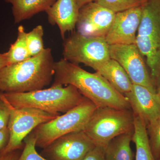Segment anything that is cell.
<instances>
[{
	"label": "cell",
	"instance_id": "f546056e",
	"mask_svg": "<svg viewBox=\"0 0 160 160\" xmlns=\"http://www.w3.org/2000/svg\"><path fill=\"white\" fill-rule=\"evenodd\" d=\"M156 92L158 96L159 97L160 99V83L157 89Z\"/></svg>",
	"mask_w": 160,
	"mask_h": 160
},
{
	"label": "cell",
	"instance_id": "52a82bcc",
	"mask_svg": "<svg viewBox=\"0 0 160 160\" xmlns=\"http://www.w3.org/2000/svg\"><path fill=\"white\" fill-rule=\"evenodd\" d=\"M0 98L5 102L10 110L8 126L9 132V142L0 153V156L22 149L25 138L37 127L60 115L51 114L34 108H16L9 102L2 92H0Z\"/></svg>",
	"mask_w": 160,
	"mask_h": 160
},
{
	"label": "cell",
	"instance_id": "6da1fadb",
	"mask_svg": "<svg viewBox=\"0 0 160 160\" xmlns=\"http://www.w3.org/2000/svg\"><path fill=\"white\" fill-rule=\"evenodd\" d=\"M54 70L52 85H72L97 107L131 109L126 97L98 72H88L63 58L55 62Z\"/></svg>",
	"mask_w": 160,
	"mask_h": 160
},
{
	"label": "cell",
	"instance_id": "44dd1931",
	"mask_svg": "<svg viewBox=\"0 0 160 160\" xmlns=\"http://www.w3.org/2000/svg\"><path fill=\"white\" fill-rule=\"evenodd\" d=\"M145 1L143 0H94L93 2L117 13L141 6Z\"/></svg>",
	"mask_w": 160,
	"mask_h": 160
},
{
	"label": "cell",
	"instance_id": "30bf717a",
	"mask_svg": "<svg viewBox=\"0 0 160 160\" xmlns=\"http://www.w3.org/2000/svg\"><path fill=\"white\" fill-rule=\"evenodd\" d=\"M95 145L84 130L61 137L43 149L41 155L49 160H82Z\"/></svg>",
	"mask_w": 160,
	"mask_h": 160
},
{
	"label": "cell",
	"instance_id": "5b68a950",
	"mask_svg": "<svg viewBox=\"0 0 160 160\" xmlns=\"http://www.w3.org/2000/svg\"><path fill=\"white\" fill-rule=\"evenodd\" d=\"M134 114L131 109L98 107L84 131L96 146L105 149L111 140L133 131Z\"/></svg>",
	"mask_w": 160,
	"mask_h": 160
},
{
	"label": "cell",
	"instance_id": "cb8c5ba5",
	"mask_svg": "<svg viewBox=\"0 0 160 160\" xmlns=\"http://www.w3.org/2000/svg\"><path fill=\"white\" fill-rule=\"evenodd\" d=\"M10 110L5 102L0 98V130L8 127Z\"/></svg>",
	"mask_w": 160,
	"mask_h": 160
},
{
	"label": "cell",
	"instance_id": "8992f818",
	"mask_svg": "<svg viewBox=\"0 0 160 160\" xmlns=\"http://www.w3.org/2000/svg\"><path fill=\"white\" fill-rule=\"evenodd\" d=\"M97 108L86 98L78 105L64 114L39 125L32 132L36 138V146L44 149L61 137L84 130Z\"/></svg>",
	"mask_w": 160,
	"mask_h": 160
},
{
	"label": "cell",
	"instance_id": "83f0119b",
	"mask_svg": "<svg viewBox=\"0 0 160 160\" xmlns=\"http://www.w3.org/2000/svg\"><path fill=\"white\" fill-rule=\"evenodd\" d=\"M8 65L7 53L6 52L0 53V69Z\"/></svg>",
	"mask_w": 160,
	"mask_h": 160
},
{
	"label": "cell",
	"instance_id": "5bb4252c",
	"mask_svg": "<svg viewBox=\"0 0 160 160\" xmlns=\"http://www.w3.org/2000/svg\"><path fill=\"white\" fill-rule=\"evenodd\" d=\"M80 8L77 0H56L46 10L49 23L57 25L63 39L68 32H73L76 27Z\"/></svg>",
	"mask_w": 160,
	"mask_h": 160
},
{
	"label": "cell",
	"instance_id": "e0dca14e",
	"mask_svg": "<svg viewBox=\"0 0 160 160\" xmlns=\"http://www.w3.org/2000/svg\"><path fill=\"white\" fill-rule=\"evenodd\" d=\"M132 142L136 146L135 160H156L149 145L146 124L135 115Z\"/></svg>",
	"mask_w": 160,
	"mask_h": 160
},
{
	"label": "cell",
	"instance_id": "1f68e13d",
	"mask_svg": "<svg viewBox=\"0 0 160 160\" xmlns=\"http://www.w3.org/2000/svg\"><path fill=\"white\" fill-rule=\"evenodd\" d=\"M143 1H146V0H143Z\"/></svg>",
	"mask_w": 160,
	"mask_h": 160
},
{
	"label": "cell",
	"instance_id": "f1b7e54d",
	"mask_svg": "<svg viewBox=\"0 0 160 160\" xmlns=\"http://www.w3.org/2000/svg\"><path fill=\"white\" fill-rule=\"evenodd\" d=\"M93 1H94V0H77L78 6L80 9L86 4L91 2H93Z\"/></svg>",
	"mask_w": 160,
	"mask_h": 160
},
{
	"label": "cell",
	"instance_id": "4dcf8cb0",
	"mask_svg": "<svg viewBox=\"0 0 160 160\" xmlns=\"http://www.w3.org/2000/svg\"><path fill=\"white\" fill-rule=\"evenodd\" d=\"M158 160H160V158H159L158 159Z\"/></svg>",
	"mask_w": 160,
	"mask_h": 160
},
{
	"label": "cell",
	"instance_id": "ac0fdd59",
	"mask_svg": "<svg viewBox=\"0 0 160 160\" xmlns=\"http://www.w3.org/2000/svg\"><path fill=\"white\" fill-rule=\"evenodd\" d=\"M133 131L120 135L110 141L105 149L107 160H133L131 148Z\"/></svg>",
	"mask_w": 160,
	"mask_h": 160
},
{
	"label": "cell",
	"instance_id": "ffe728a7",
	"mask_svg": "<svg viewBox=\"0 0 160 160\" xmlns=\"http://www.w3.org/2000/svg\"><path fill=\"white\" fill-rule=\"evenodd\" d=\"M44 29L38 25L26 33V40L28 50L31 57L34 56L42 52L44 48L43 42Z\"/></svg>",
	"mask_w": 160,
	"mask_h": 160
},
{
	"label": "cell",
	"instance_id": "9a60e30c",
	"mask_svg": "<svg viewBox=\"0 0 160 160\" xmlns=\"http://www.w3.org/2000/svg\"><path fill=\"white\" fill-rule=\"evenodd\" d=\"M92 69L102 75L124 96L131 91L132 83L125 69L115 60L108 61L95 66Z\"/></svg>",
	"mask_w": 160,
	"mask_h": 160
},
{
	"label": "cell",
	"instance_id": "3957f363",
	"mask_svg": "<svg viewBox=\"0 0 160 160\" xmlns=\"http://www.w3.org/2000/svg\"><path fill=\"white\" fill-rule=\"evenodd\" d=\"M2 93L15 108H34L57 115L67 112L86 98L75 87L70 85L65 87L52 85L48 89L30 92Z\"/></svg>",
	"mask_w": 160,
	"mask_h": 160
},
{
	"label": "cell",
	"instance_id": "9c48e42d",
	"mask_svg": "<svg viewBox=\"0 0 160 160\" xmlns=\"http://www.w3.org/2000/svg\"><path fill=\"white\" fill-rule=\"evenodd\" d=\"M109 52L110 58L119 63L132 84L144 86L157 93L143 56L136 44L109 45Z\"/></svg>",
	"mask_w": 160,
	"mask_h": 160
},
{
	"label": "cell",
	"instance_id": "d4e9b609",
	"mask_svg": "<svg viewBox=\"0 0 160 160\" xmlns=\"http://www.w3.org/2000/svg\"><path fill=\"white\" fill-rule=\"evenodd\" d=\"M82 160H107L105 149L99 146H95Z\"/></svg>",
	"mask_w": 160,
	"mask_h": 160
},
{
	"label": "cell",
	"instance_id": "7402d4cb",
	"mask_svg": "<svg viewBox=\"0 0 160 160\" xmlns=\"http://www.w3.org/2000/svg\"><path fill=\"white\" fill-rule=\"evenodd\" d=\"M146 127L152 152L155 159L158 160L160 158V116Z\"/></svg>",
	"mask_w": 160,
	"mask_h": 160
},
{
	"label": "cell",
	"instance_id": "484cf974",
	"mask_svg": "<svg viewBox=\"0 0 160 160\" xmlns=\"http://www.w3.org/2000/svg\"><path fill=\"white\" fill-rule=\"evenodd\" d=\"M9 139V132L8 127L0 130V153L8 145Z\"/></svg>",
	"mask_w": 160,
	"mask_h": 160
},
{
	"label": "cell",
	"instance_id": "7a4b0ae2",
	"mask_svg": "<svg viewBox=\"0 0 160 160\" xmlns=\"http://www.w3.org/2000/svg\"><path fill=\"white\" fill-rule=\"evenodd\" d=\"M52 50L46 48L37 55L0 69V92H27L43 89L54 75Z\"/></svg>",
	"mask_w": 160,
	"mask_h": 160
},
{
	"label": "cell",
	"instance_id": "277c9868",
	"mask_svg": "<svg viewBox=\"0 0 160 160\" xmlns=\"http://www.w3.org/2000/svg\"><path fill=\"white\" fill-rule=\"evenodd\" d=\"M142 7L136 45L146 58L157 90L160 83V0H146Z\"/></svg>",
	"mask_w": 160,
	"mask_h": 160
},
{
	"label": "cell",
	"instance_id": "7c38bea8",
	"mask_svg": "<svg viewBox=\"0 0 160 160\" xmlns=\"http://www.w3.org/2000/svg\"><path fill=\"white\" fill-rule=\"evenodd\" d=\"M142 5L116 13L112 25L105 37L108 45L136 44L142 19Z\"/></svg>",
	"mask_w": 160,
	"mask_h": 160
},
{
	"label": "cell",
	"instance_id": "4316f807",
	"mask_svg": "<svg viewBox=\"0 0 160 160\" xmlns=\"http://www.w3.org/2000/svg\"><path fill=\"white\" fill-rule=\"evenodd\" d=\"M20 149H18L7 154L0 156V160H18L21 154Z\"/></svg>",
	"mask_w": 160,
	"mask_h": 160
},
{
	"label": "cell",
	"instance_id": "4fadbf2b",
	"mask_svg": "<svg viewBox=\"0 0 160 160\" xmlns=\"http://www.w3.org/2000/svg\"><path fill=\"white\" fill-rule=\"evenodd\" d=\"M125 96L133 114L143 120L146 126L154 122L160 116V98L146 87L132 84L131 91Z\"/></svg>",
	"mask_w": 160,
	"mask_h": 160
},
{
	"label": "cell",
	"instance_id": "8fae6325",
	"mask_svg": "<svg viewBox=\"0 0 160 160\" xmlns=\"http://www.w3.org/2000/svg\"><path fill=\"white\" fill-rule=\"evenodd\" d=\"M116 13L94 2L81 7L76 27L78 32L87 37H106Z\"/></svg>",
	"mask_w": 160,
	"mask_h": 160
},
{
	"label": "cell",
	"instance_id": "d6986e66",
	"mask_svg": "<svg viewBox=\"0 0 160 160\" xmlns=\"http://www.w3.org/2000/svg\"><path fill=\"white\" fill-rule=\"evenodd\" d=\"M26 33L23 26L21 25L18 27L17 39L6 52L8 65L20 62L31 57L26 43Z\"/></svg>",
	"mask_w": 160,
	"mask_h": 160
},
{
	"label": "cell",
	"instance_id": "603a6c76",
	"mask_svg": "<svg viewBox=\"0 0 160 160\" xmlns=\"http://www.w3.org/2000/svg\"><path fill=\"white\" fill-rule=\"evenodd\" d=\"M24 148L18 160H49L39 154L36 149V138L31 132L24 140Z\"/></svg>",
	"mask_w": 160,
	"mask_h": 160
},
{
	"label": "cell",
	"instance_id": "ba28073f",
	"mask_svg": "<svg viewBox=\"0 0 160 160\" xmlns=\"http://www.w3.org/2000/svg\"><path fill=\"white\" fill-rule=\"evenodd\" d=\"M63 59L76 65L93 68L110 58L109 45L104 37L83 35L74 32L63 43Z\"/></svg>",
	"mask_w": 160,
	"mask_h": 160
},
{
	"label": "cell",
	"instance_id": "2e32d148",
	"mask_svg": "<svg viewBox=\"0 0 160 160\" xmlns=\"http://www.w3.org/2000/svg\"><path fill=\"white\" fill-rule=\"evenodd\" d=\"M12 5L15 23L29 19L35 15L46 10L56 0H4Z\"/></svg>",
	"mask_w": 160,
	"mask_h": 160
}]
</instances>
